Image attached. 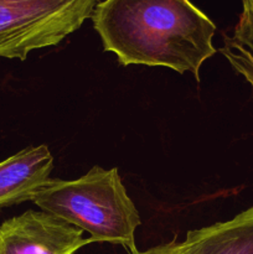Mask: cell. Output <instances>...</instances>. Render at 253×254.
Instances as JSON below:
<instances>
[{"label":"cell","mask_w":253,"mask_h":254,"mask_svg":"<svg viewBox=\"0 0 253 254\" xmlns=\"http://www.w3.org/2000/svg\"><path fill=\"white\" fill-rule=\"evenodd\" d=\"M91 17L104 51L122 66L166 67L198 82L216 54V25L190 0H103Z\"/></svg>","instance_id":"obj_1"},{"label":"cell","mask_w":253,"mask_h":254,"mask_svg":"<svg viewBox=\"0 0 253 254\" xmlns=\"http://www.w3.org/2000/svg\"><path fill=\"white\" fill-rule=\"evenodd\" d=\"M31 201L45 212L88 232L93 242L121 245L129 254L136 251L134 237L140 216L117 168L93 166L74 180L50 178Z\"/></svg>","instance_id":"obj_2"},{"label":"cell","mask_w":253,"mask_h":254,"mask_svg":"<svg viewBox=\"0 0 253 254\" xmlns=\"http://www.w3.org/2000/svg\"><path fill=\"white\" fill-rule=\"evenodd\" d=\"M97 0H0V57L25 61L56 46L92 16Z\"/></svg>","instance_id":"obj_3"},{"label":"cell","mask_w":253,"mask_h":254,"mask_svg":"<svg viewBox=\"0 0 253 254\" xmlns=\"http://www.w3.org/2000/svg\"><path fill=\"white\" fill-rule=\"evenodd\" d=\"M93 241L45 211L27 210L0 225V254H74Z\"/></svg>","instance_id":"obj_4"},{"label":"cell","mask_w":253,"mask_h":254,"mask_svg":"<svg viewBox=\"0 0 253 254\" xmlns=\"http://www.w3.org/2000/svg\"><path fill=\"white\" fill-rule=\"evenodd\" d=\"M54 156L47 145L29 146L0 161V210L31 201L50 180Z\"/></svg>","instance_id":"obj_5"},{"label":"cell","mask_w":253,"mask_h":254,"mask_svg":"<svg viewBox=\"0 0 253 254\" xmlns=\"http://www.w3.org/2000/svg\"><path fill=\"white\" fill-rule=\"evenodd\" d=\"M183 254H253V206L226 222L189 231Z\"/></svg>","instance_id":"obj_6"},{"label":"cell","mask_w":253,"mask_h":254,"mask_svg":"<svg viewBox=\"0 0 253 254\" xmlns=\"http://www.w3.org/2000/svg\"><path fill=\"white\" fill-rule=\"evenodd\" d=\"M230 42L240 46L253 56V0H242V12L233 30Z\"/></svg>","instance_id":"obj_7"},{"label":"cell","mask_w":253,"mask_h":254,"mask_svg":"<svg viewBox=\"0 0 253 254\" xmlns=\"http://www.w3.org/2000/svg\"><path fill=\"white\" fill-rule=\"evenodd\" d=\"M221 54L227 59L232 68L240 73L251 86L253 94V56L240 46H236L226 37V45L221 49Z\"/></svg>","instance_id":"obj_8"},{"label":"cell","mask_w":253,"mask_h":254,"mask_svg":"<svg viewBox=\"0 0 253 254\" xmlns=\"http://www.w3.org/2000/svg\"><path fill=\"white\" fill-rule=\"evenodd\" d=\"M131 254H183L181 253V243L176 242L175 240L164 245L155 246L146 251H138Z\"/></svg>","instance_id":"obj_9"}]
</instances>
